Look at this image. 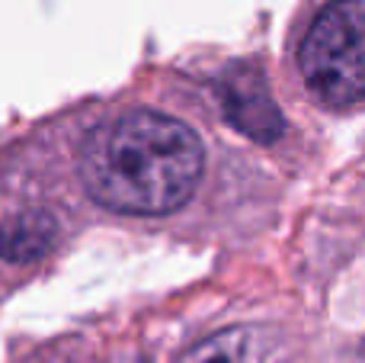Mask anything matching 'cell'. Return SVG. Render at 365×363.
Masks as SVG:
<instances>
[{"mask_svg":"<svg viewBox=\"0 0 365 363\" xmlns=\"http://www.w3.org/2000/svg\"><path fill=\"white\" fill-rule=\"evenodd\" d=\"M77 174L100 209L128 219H164L195 199L205 177V145L173 113L115 109L81 139Z\"/></svg>","mask_w":365,"mask_h":363,"instance_id":"6da1fadb","label":"cell"},{"mask_svg":"<svg viewBox=\"0 0 365 363\" xmlns=\"http://www.w3.org/2000/svg\"><path fill=\"white\" fill-rule=\"evenodd\" d=\"M295 64L317 103L365 106V0H321L298 36Z\"/></svg>","mask_w":365,"mask_h":363,"instance_id":"7a4b0ae2","label":"cell"},{"mask_svg":"<svg viewBox=\"0 0 365 363\" xmlns=\"http://www.w3.org/2000/svg\"><path fill=\"white\" fill-rule=\"evenodd\" d=\"M218 100L231 126L250 139L263 141V145H272L285 132L282 113L272 103L259 68H253L250 61L227 64L225 74L218 77Z\"/></svg>","mask_w":365,"mask_h":363,"instance_id":"3957f363","label":"cell"},{"mask_svg":"<svg viewBox=\"0 0 365 363\" xmlns=\"http://www.w3.org/2000/svg\"><path fill=\"white\" fill-rule=\"evenodd\" d=\"M285 341L276 328L234 325L192 344L180 363H282Z\"/></svg>","mask_w":365,"mask_h":363,"instance_id":"277c9868","label":"cell"},{"mask_svg":"<svg viewBox=\"0 0 365 363\" xmlns=\"http://www.w3.org/2000/svg\"><path fill=\"white\" fill-rule=\"evenodd\" d=\"M55 219L48 212H19L10 225H6V261L26 264L38 261L55 242Z\"/></svg>","mask_w":365,"mask_h":363,"instance_id":"5b68a950","label":"cell"}]
</instances>
